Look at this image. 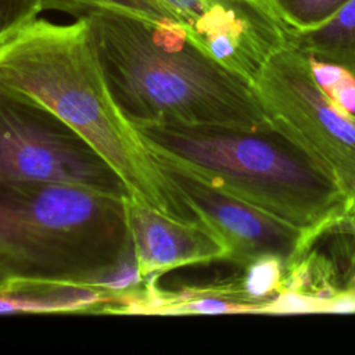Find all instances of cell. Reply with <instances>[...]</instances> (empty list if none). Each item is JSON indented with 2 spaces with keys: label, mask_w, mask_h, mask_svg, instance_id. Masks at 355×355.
Masks as SVG:
<instances>
[{
  "label": "cell",
  "mask_w": 355,
  "mask_h": 355,
  "mask_svg": "<svg viewBox=\"0 0 355 355\" xmlns=\"http://www.w3.org/2000/svg\"><path fill=\"white\" fill-rule=\"evenodd\" d=\"M43 0H0V42L39 18Z\"/></svg>",
  "instance_id": "4fadbf2b"
},
{
  "label": "cell",
  "mask_w": 355,
  "mask_h": 355,
  "mask_svg": "<svg viewBox=\"0 0 355 355\" xmlns=\"http://www.w3.org/2000/svg\"><path fill=\"white\" fill-rule=\"evenodd\" d=\"M288 40L306 55L338 65L355 78V0L313 29H288Z\"/></svg>",
  "instance_id": "30bf717a"
},
{
  "label": "cell",
  "mask_w": 355,
  "mask_h": 355,
  "mask_svg": "<svg viewBox=\"0 0 355 355\" xmlns=\"http://www.w3.org/2000/svg\"><path fill=\"white\" fill-rule=\"evenodd\" d=\"M326 304V300L305 293L282 290L261 306L259 313H324Z\"/></svg>",
  "instance_id": "5bb4252c"
},
{
  "label": "cell",
  "mask_w": 355,
  "mask_h": 355,
  "mask_svg": "<svg viewBox=\"0 0 355 355\" xmlns=\"http://www.w3.org/2000/svg\"><path fill=\"white\" fill-rule=\"evenodd\" d=\"M0 182H57L129 196L118 173L69 125L1 85Z\"/></svg>",
  "instance_id": "52a82bcc"
},
{
  "label": "cell",
  "mask_w": 355,
  "mask_h": 355,
  "mask_svg": "<svg viewBox=\"0 0 355 355\" xmlns=\"http://www.w3.org/2000/svg\"><path fill=\"white\" fill-rule=\"evenodd\" d=\"M150 153L168 183L226 245L227 261L245 268L258 258L277 257L286 268L312 248L308 232L211 184L176 159Z\"/></svg>",
  "instance_id": "ba28073f"
},
{
  "label": "cell",
  "mask_w": 355,
  "mask_h": 355,
  "mask_svg": "<svg viewBox=\"0 0 355 355\" xmlns=\"http://www.w3.org/2000/svg\"><path fill=\"white\" fill-rule=\"evenodd\" d=\"M83 18L114 101L135 128L272 129L251 83L198 49L183 31L118 12Z\"/></svg>",
  "instance_id": "7a4b0ae2"
},
{
  "label": "cell",
  "mask_w": 355,
  "mask_h": 355,
  "mask_svg": "<svg viewBox=\"0 0 355 355\" xmlns=\"http://www.w3.org/2000/svg\"><path fill=\"white\" fill-rule=\"evenodd\" d=\"M283 24L293 31L313 29L352 0H268Z\"/></svg>",
  "instance_id": "7c38bea8"
},
{
  "label": "cell",
  "mask_w": 355,
  "mask_h": 355,
  "mask_svg": "<svg viewBox=\"0 0 355 355\" xmlns=\"http://www.w3.org/2000/svg\"><path fill=\"white\" fill-rule=\"evenodd\" d=\"M354 230H355V218L348 223ZM347 288H349V290H355V272H354V275H352V277H351V280H349V283H348V287Z\"/></svg>",
  "instance_id": "e0dca14e"
},
{
  "label": "cell",
  "mask_w": 355,
  "mask_h": 355,
  "mask_svg": "<svg viewBox=\"0 0 355 355\" xmlns=\"http://www.w3.org/2000/svg\"><path fill=\"white\" fill-rule=\"evenodd\" d=\"M129 239L140 275L147 280L182 266L227 261L226 245L201 222L164 215L125 197Z\"/></svg>",
  "instance_id": "9c48e42d"
},
{
  "label": "cell",
  "mask_w": 355,
  "mask_h": 355,
  "mask_svg": "<svg viewBox=\"0 0 355 355\" xmlns=\"http://www.w3.org/2000/svg\"><path fill=\"white\" fill-rule=\"evenodd\" d=\"M12 287V279L7 276L3 270H0V293L1 291H8Z\"/></svg>",
  "instance_id": "2e32d148"
},
{
  "label": "cell",
  "mask_w": 355,
  "mask_h": 355,
  "mask_svg": "<svg viewBox=\"0 0 355 355\" xmlns=\"http://www.w3.org/2000/svg\"><path fill=\"white\" fill-rule=\"evenodd\" d=\"M43 8L73 19L107 11L178 28L250 83L276 51L290 46L288 28L268 0H43Z\"/></svg>",
  "instance_id": "5b68a950"
},
{
  "label": "cell",
  "mask_w": 355,
  "mask_h": 355,
  "mask_svg": "<svg viewBox=\"0 0 355 355\" xmlns=\"http://www.w3.org/2000/svg\"><path fill=\"white\" fill-rule=\"evenodd\" d=\"M284 263L277 257H262L244 268V275L237 280L244 301L259 313L261 306L272 294L280 290Z\"/></svg>",
  "instance_id": "8fae6325"
},
{
  "label": "cell",
  "mask_w": 355,
  "mask_h": 355,
  "mask_svg": "<svg viewBox=\"0 0 355 355\" xmlns=\"http://www.w3.org/2000/svg\"><path fill=\"white\" fill-rule=\"evenodd\" d=\"M251 86L272 128L343 193L348 225L355 218V114L320 87L309 55L293 46L276 51Z\"/></svg>",
  "instance_id": "8992f818"
},
{
  "label": "cell",
  "mask_w": 355,
  "mask_h": 355,
  "mask_svg": "<svg viewBox=\"0 0 355 355\" xmlns=\"http://www.w3.org/2000/svg\"><path fill=\"white\" fill-rule=\"evenodd\" d=\"M355 312V290L345 288L331 297L324 308V313H354Z\"/></svg>",
  "instance_id": "9a60e30c"
},
{
  "label": "cell",
  "mask_w": 355,
  "mask_h": 355,
  "mask_svg": "<svg viewBox=\"0 0 355 355\" xmlns=\"http://www.w3.org/2000/svg\"><path fill=\"white\" fill-rule=\"evenodd\" d=\"M0 85L49 107L110 164L132 198L164 215L201 222L114 101L87 18L58 24L39 17L1 40Z\"/></svg>",
  "instance_id": "6da1fadb"
},
{
  "label": "cell",
  "mask_w": 355,
  "mask_h": 355,
  "mask_svg": "<svg viewBox=\"0 0 355 355\" xmlns=\"http://www.w3.org/2000/svg\"><path fill=\"white\" fill-rule=\"evenodd\" d=\"M125 197L0 182V270L15 283L87 287L132 252Z\"/></svg>",
  "instance_id": "3957f363"
},
{
  "label": "cell",
  "mask_w": 355,
  "mask_h": 355,
  "mask_svg": "<svg viewBox=\"0 0 355 355\" xmlns=\"http://www.w3.org/2000/svg\"><path fill=\"white\" fill-rule=\"evenodd\" d=\"M148 150L183 164L211 184L309 233L318 241L348 222L345 197L276 129L136 126Z\"/></svg>",
  "instance_id": "277c9868"
}]
</instances>
